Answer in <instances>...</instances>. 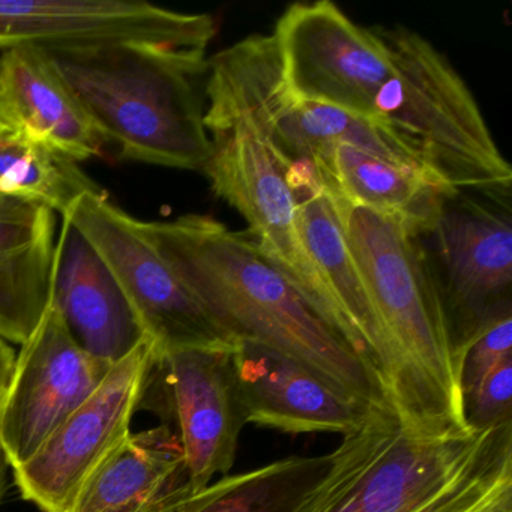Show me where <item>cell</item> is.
<instances>
[{"mask_svg": "<svg viewBox=\"0 0 512 512\" xmlns=\"http://www.w3.org/2000/svg\"><path fill=\"white\" fill-rule=\"evenodd\" d=\"M233 353L179 350L157 364L194 493L233 467L245 421Z\"/></svg>", "mask_w": 512, "mask_h": 512, "instance_id": "13", "label": "cell"}, {"mask_svg": "<svg viewBox=\"0 0 512 512\" xmlns=\"http://www.w3.org/2000/svg\"><path fill=\"white\" fill-rule=\"evenodd\" d=\"M8 469H10V464H8L7 458H5L4 451L0 448V502H2L5 488H7Z\"/></svg>", "mask_w": 512, "mask_h": 512, "instance_id": "26", "label": "cell"}, {"mask_svg": "<svg viewBox=\"0 0 512 512\" xmlns=\"http://www.w3.org/2000/svg\"><path fill=\"white\" fill-rule=\"evenodd\" d=\"M245 421L286 433L355 431L367 418L362 403L274 350L241 341L233 353Z\"/></svg>", "mask_w": 512, "mask_h": 512, "instance_id": "14", "label": "cell"}, {"mask_svg": "<svg viewBox=\"0 0 512 512\" xmlns=\"http://www.w3.org/2000/svg\"><path fill=\"white\" fill-rule=\"evenodd\" d=\"M274 38L293 97L376 122L412 146L449 190L511 188V166L469 86L421 35L362 28L317 0L290 5Z\"/></svg>", "mask_w": 512, "mask_h": 512, "instance_id": "1", "label": "cell"}, {"mask_svg": "<svg viewBox=\"0 0 512 512\" xmlns=\"http://www.w3.org/2000/svg\"><path fill=\"white\" fill-rule=\"evenodd\" d=\"M140 229L194 298L239 341L298 362L362 403L389 406L379 374L281 277L253 239L205 215L140 221Z\"/></svg>", "mask_w": 512, "mask_h": 512, "instance_id": "2", "label": "cell"}, {"mask_svg": "<svg viewBox=\"0 0 512 512\" xmlns=\"http://www.w3.org/2000/svg\"><path fill=\"white\" fill-rule=\"evenodd\" d=\"M158 364L145 338L115 362L94 394L14 469L23 499L43 512H71L86 482L131 434V422Z\"/></svg>", "mask_w": 512, "mask_h": 512, "instance_id": "10", "label": "cell"}, {"mask_svg": "<svg viewBox=\"0 0 512 512\" xmlns=\"http://www.w3.org/2000/svg\"><path fill=\"white\" fill-rule=\"evenodd\" d=\"M50 302L76 343L101 361H121L146 338L109 266L65 220L55 245Z\"/></svg>", "mask_w": 512, "mask_h": 512, "instance_id": "15", "label": "cell"}, {"mask_svg": "<svg viewBox=\"0 0 512 512\" xmlns=\"http://www.w3.org/2000/svg\"><path fill=\"white\" fill-rule=\"evenodd\" d=\"M14 362H16V353L13 347L4 338H0V395L4 394L7 388L8 380L13 373Z\"/></svg>", "mask_w": 512, "mask_h": 512, "instance_id": "25", "label": "cell"}, {"mask_svg": "<svg viewBox=\"0 0 512 512\" xmlns=\"http://www.w3.org/2000/svg\"><path fill=\"white\" fill-rule=\"evenodd\" d=\"M331 466V454L287 457L196 491L179 512H293Z\"/></svg>", "mask_w": 512, "mask_h": 512, "instance_id": "21", "label": "cell"}, {"mask_svg": "<svg viewBox=\"0 0 512 512\" xmlns=\"http://www.w3.org/2000/svg\"><path fill=\"white\" fill-rule=\"evenodd\" d=\"M512 355L503 359L464 400V419L469 430H487L512 421Z\"/></svg>", "mask_w": 512, "mask_h": 512, "instance_id": "23", "label": "cell"}, {"mask_svg": "<svg viewBox=\"0 0 512 512\" xmlns=\"http://www.w3.org/2000/svg\"><path fill=\"white\" fill-rule=\"evenodd\" d=\"M332 187L334 199L392 218L416 236L433 227L446 197L455 193L418 173L344 145L337 146L332 155Z\"/></svg>", "mask_w": 512, "mask_h": 512, "instance_id": "20", "label": "cell"}, {"mask_svg": "<svg viewBox=\"0 0 512 512\" xmlns=\"http://www.w3.org/2000/svg\"><path fill=\"white\" fill-rule=\"evenodd\" d=\"M511 220V190H460L446 197L436 223L418 236L458 365L479 335L512 317Z\"/></svg>", "mask_w": 512, "mask_h": 512, "instance_id": "8", "label": "cell"}, {"mask_svg": "<svg viewBox=\"0 0 512 512\" xmlns=\"http://www.w3.org/2000/svg\"><path fill=\"white\" fill-rule=\"evenodd\" d=\"M209 14H185L121 0H0V49H80L143 43L205 49L214 40Z\"/></svg>", "mask_w": 512, "mask_h": 512, "instance_id": "12", "label": "cell"}, {"mask_svg": "<svg viewBox=\"0 0 512 512\" xmlns=\"http://www.w3.org/2000/svg\"><path fill=\"white\" fill-rule=\"evenodd\" d=\"M101 191L77 161L0 124V193L38 203L64 217L83 194Z\"/></svg>", "mask_w": 512, "mask_h": 512, "instance_id": "22", "label": "cell"}, {"mask_svg": "<svg viewBox=\"0 0 512 512\" xmlns=\"http://www.w3.org/2000/svg\"><path fill=\"white\" fill-rule=\"evenodd\" d=\"M0 124L77 163L101 155L106 145L46 50L38 47H11L0 56Z\"/></svg>", "mask_w": 512, "mask_h": 512, "instance_id": "16", "label": "cell"}, {"mask_svg": "<svg viewBox=\"0 0 512 512\" xmlns=\"http://www.w3.org/2000/svg\"><path fill=\"white\" fill-rule=\"evenodd\" d=\"M511 347L512 317H508L488 328L464 350L460 359V389L463 403L503 359L512 355Z\"/></svg>", "mask_w": 512, "mask_h": 512, "instance_id": "24", "label": "cell"}, {"mask_svg": "<svg viewBox=\"0 0 512 512\" xmlns=\"http://www.w3.org/2000/svg\"><path fill=\"white\" fill-rule=\"evenodd\" d=\"M115 275L158 361L179 350L236 352L241 341L194 298L140 229L106 193H86L64 215Z\"/></svg>", "mask_w": 512, "mask_h": 512, "instance_id": "9", "label": "cell"}, {"mask_svg": "<svg viewBox=\"0 0 512 512\" xmlns=\"http://www.w3.org/2000/svg\"><path fill=\"white\" fill-rule=\"evenodd\" d=\"M205 127L212 154L202 172L215 196L241 214L260 254L359 355L349 322L302 239L289 166L241 110L206 101Z\"/></svg>", "mask_w": 512, "mask_h": 512, "instance_id": "7", "label": "cell"}, {"mask_svg": "<svg viewBox=\"0 0 512 512\" xmlns=\"http://www.w3.org/2000/svg\"><path fill=\"white\" fill-rule=\"evenodd\" d=\"M112 365L83 350L49 302L37 328L20 344L0 400V448L11 469L40 451Z\"/></svg>", "mask_w": 512, "mask_h": 512, "instance_id": "11", "label": "cell"}, {"mask_svg": "<svg viewBox=\"0 0 512 512\" xmlns=\"http://www.w3.org/2000/svg\"><path fill=\"white\" fill-rule=\"evenodd\" d=\"M298 215L305 247L349 322L359 355L379 374L382 331L364 277L347 245L337 202L328 191H319L299 200Z\"/></svg>", "mask_w": 512, "mask_h": 512, "instance_id": "19", "label": "cell"}, {"mask_svg": "<svg viewBox=\"0 0 512 512\" xmlns=\"http://www.w3.org/2000/svg\"><path fill=\"white\" fill-rule=\"evenodd\" d=\"M335 202L382 331L379 374L386 401L419 436L469 430L460 365L421 241L392 218Z\"/></svg>", "mask_w": 512, "mask_h": 512, "instance_id": "4", "label": "cell"}, {"mask_svg": "<svg viewBox=\"0 0 512 512\" xmlns=\"http://www.w3.org/2000/svg\"><path fill=\"white\" fill-rule=\"evenodd\" d=\"M206 52L143 43L46 50L104 143L127 160L184 170H203L212 154Z\"/></svg>", "mask_w": 512, "mask_h": 512, "instance_id": "5", "label": "cell"}, {"mask_svg": "<svg viewBox=\"0 0 512 512\" xmlns=\"http://www.w3.org/2000/svg\"><path fill=\"white\" fill-rule=\"evenodd\" d=\"M206 101L250 116L275 154L289 166L296 200L332 190V155L352 146L440 184L427 161L376 122L328 104L299 100L284 85L274 35H254L221 50L208 62Z\"/></svg>", "mask_w": 512, "mask_h": 512, "instance_id": "6", "label": "cell"}, {"mask_svg": "<svg viewBox=\"0 0 512 512\" xmlns=\"http://www.w3.org/2000/svg\"><path fill=\"white\" fill-rule=\"evenodd\" d=\"M178 434L133 433L91 476L71 512H179L193 496Z\"/></svg>", "mask_w": 512, "mask_h": 512, "instance_id": "17", "label": "cell"}, {"mask_svg": "<svg viewBox=\"0 0 512 512\" xmlns=\"http://www.w3.org/2000/svg\"><path fill=\"white\" fill-rule=\"evenodd\" d=\"M5 392V391H4ZM2 397H4V394L0 395V400H2Z\"/></svg>", "mask_w": 512, "mask_h": 512, "instance_id": "27", "label": "cell"}, {"mask_svg": "<svg viewBox=\"0 0 512 512\" xmlns=\"http://www.w3.org/2000/svg\"><path fill=\"white\" fill-rule=\"evenodd\" d=\"M293 512H512V421L427 437L373 406Z\"/></svg>", "mask_w": 512, "mask_h": 512, "instance_id": "3", "label": "cell"}, {"mask_svg": "<svg viewBox=\"0 0 512 512\" xmlns=\"http://www.w3.org/2000/svg\"><path fill=\"white\" fill-rule=\"evenodd\" d=\"M55 212L0 193V338L22 344L50 302Z\"/></svg>", "mask_w": 512, "mask_h": 512, "instance_id": "18", "label": "cell"}]
</instances>
